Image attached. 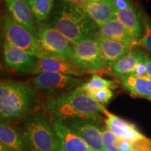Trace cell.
I'll use <instances>...</instances> for the list:
<instances>
[{"instance_id": "obj_4", "label": "cell", "mask_w": 151, "mask_h": 151, "mask_svg": "<svg viewBox=\"0 0 151 151\" xmlns=\"http://www.w3.org/2000/svg\"><path fill=\"white\" fill-rule=\"evenodd\" d=\"M21 134L32 151H58L61 148L53 126L41 112L28 113L23 118Z\"/></svg>"}, {"instance_id": "obj_37", "label": "cell", "mask_w": 151, "mask_h": 151, "mask_svg": "<svg viewBox=\"0 0 151 151\" xmlns=\"http://www.w3.org/2000/svg\"><path fill=\"white\" fill-rule=\"evenodd\" d=\"M105 151H111V150H107V149H106V150Z\"/></svg>"}, {"instance_id": "obj_7", "label": "cell", "mask_w": 151, "mask_h": 151, "mask_svg": "<svg viewBox=\"0 0 151 151\" xmlns=\"http://www.w3.org/2000/svg\"><path fill=\"white\" fill-rule=\"evenodd\" d=\"M83 83V80L78 77L56 72L38 73L33 78L37 91L60 94L75 90Z\"/></svg>"}, {"instance_id": "obj_1", "label": "cell", "mask_w": 151, "mask_h": 151, "mask_svg": "<svg viewBox=\"0 0 151 151\" xmlns=\"http://www.w3.org/2000/svg\"><path fill=\"white\" fill-rule=\"evenodd\" d=\"M46 22L73 45L94 37L99 32V26L90 19L83 9L69 1H60L54 4Z\"/></svg>"}, {"instance_id": "obj_32", "label": "cell", "mask_w": 151, "mask_h": 151, "mask_svg": "<svg viewBox=\"0 0 151 151\" xmlns=\"http://www.w3.org/2000/svg\"><path fill=\"white\" fill-rule=\"evenodd\" d=\"M88 1H108V0H86Z\"/></svg>"}, {"instance_id": "obj_22", "label": "cell", "mask_w": 151, "mask_h": 151, "mask_svg": "<svg viewBox=\"0 0 151 151\" xmlns=\"http://www.w3.org/2000/svg\"><path fill=\"white\" fill-rule=\"evenodd\" d=\"M106 126L109 128L111 131H112L113 133L120 138V139H126L128 141H138L140 139H145L146 137L143 135L137 127L134 124L130 126V127H119L113 124L111 122L109 121L107 119L104 120Z\"/></svg>"}, {"instance_id": "obj_5", "label": "cell", "mask_w": 151, "mask_h": 151, "mask_svg": "<svg viewBox=\"0 0 151 151\" xmlns=\"http://www.w3.org/2000/svg\"><path fill=\"white\" fill-rule=\"evenodd\" d=\"M1 29L4 40L14 46L22 49L37 59L46 58L33 34L28 31L10 16H4L1 20Z\"/></svg>"}, {"instance_id": "obj_3", "label": "cell", "mask_w": 151, "mask_h": 151, "mask_svg": "<svg viewBox=\"0 0 151 151\" xmlns=\"http://www.w3.org/2000/svg\"><path fill=\"white\" fill-rule=\"evenodd\" d=\"M30 83L14 80H0V121L9 122L24 118L36 95Z\"/></svg>"}, {"instance_id": "obj_18", "label": "cell", "mask_w": 151, "mask_h": 151, "mask_svg": "<svg viewBox=\"0 0 151 151\" xmlns=\"http://www.w3.org/2000/svg\"><path fill=\"white\" fill-rule=\"evenodd\" d=\"M0 141L12 151H29L22 134L9 122L0 121Z\"/></svg>"}, {"instance_id": "obj_9", "label": "cell", "mask_w": 151, "mask_h": 151, "mask_svg": "<svg viewBox=\"0 0 151 151\" xmlns=\"http://www.w3.org/2000/svg\"><path fill=\"white\" fill-rule=\"evenodd\" d=\"M76 135L93 151H105L103 142L100 120L94 119H73L65 122Z\"/></svg>"}, {"instance_id": "obj_29", "label": "cell", "mask_w": 151, "mask_h": 151, "mask_svg": "<svg viewBox=\"0 0 151 151\" xmlns=\"http://www.w3.org/2000/svg\"><path fill=\"white\" fill-rule=\"evenodd\" d=\"M117 147L120 151H128L133 149V144L132 141H128L120 138L117 143Z\"/></svg>"}, {"instance_id": "obj_10", "label": "cell", "mask_w": 151, "mask_h": 151, "mask_svg": "<svg viewBox=\"0 0 151 151\" xmlns=\"http://www.w3.org/2000/svg\"><path fill=\"white\" fill-rule=\"evenodd\" d=\"M43 72H56L80 77L92 71L78 67L71 60L55 57H46L38 59L34 67L28 71L32 74Z\"/></svg>"}, {"instance_id": "obj_17", "label": "cell", "mask_w": 151, "mask_h": 151, "mask_svg": "<svg viewBox=\"0 0 151 151\" xmlns=\"http://www.w3.org/2000/svg\"><path fill=\"white\" fill-rule=\"evenodd\" d=\"M83 9L90 19L99 27L109 20L116 18V10L111 0L88 1Z\"/></svg>"}, {"instance_id": "obj_8", "label": "cell", "mask_w": 151, "mask_h": 151, "mask_svg": "<svg viewBox=\"0 0 151 151\" xmlns=\"http://www.w3.org/2000/svg\"><path fill=\"white\" fill-rule=\"evenodd\" d=\"M71 61L78 67L92 72L106 67L95 37L73 45Z\"/></svg>"}, {"instance_id": "obj_34", "label": "cell", "mask_w": 151, "mask_h": 151, "mask_svg": "<svg viewBox=\"0 0 151 151\" xmlns=\"http://www.w3.org/2000/svg\"><path fill=\"white\" fill-rule=\"evenodd\" d=\"M61 1H69V2H72L74 0H61Z\"/></svg>"}, {"instance_id": "obj_15", "label": "cell", "mask_w": 151, "mask_h": 151, "mask_svg": "<svg viewBox=\"0 0 151 151\" xmlns=\"http://www.w3.org/2000/svg\"><path fill=\"white\" fill-rule=\"evenodd\" d=\"M119 81L124 90L132 97L144 98L151 101V80L129 73L119 76Z\"/></svg>"}, {"instance_id": "obj_19", "label": "cell", "mask_w": 151, "mask_h": 151, "mask_svg": "<svg viewBox=\"0 0 151 151\" xmlns=\"http://www.w3.org/2000/svg\"><path fill=\"white\" fill-rule=\"evenodd\" d=\"M116 19L129 30L138 43H140L143 37V29L137 9L132 6L124 10L116 11Z\"/></svg>"}, {"instance_id": "obj_2", "label": "cell", "mask_w": 151, "mask_h": 151, "mask_svg": "<svg viewBox=\"0 0 151 151\" xmlns=\"http://www.w3.org/2000/svg\"><path fill=\"white\" fill-rule=\"evenodd\" d=\"M45 106L55 120L67 121L78 118L100 120L106 109L86 92L76 89L49 97Z\"/></svg>"}, {"instance_id": "obj_27", "label": "cell", "mask_w": 151, "mask_h": 151, "mask_svg": "<svg viewBox=\"0 0 151 151\" xmlns=\"http://www.w3.org/2000/svg\"><path fill=\"white\" fill-rule=\"evenodd\" d=\"M115 10L120 11L133 6L130 0H111Z\"/></svg>"}, {"instance_id": "obj_26", "label": "cell", "mask_w": 151, "mask_h": 151, "mask_svg": "<svg viewBox=\"0 0 151 151\" xmlns=\"http://www.w3.org/2000/svg\"><path fill=\"white\" fill-rule=\"evenodd\" d=\"M86 94L102 105L107 104L113 97V92L110 88L94 90Z\"/></svg>"}, {"instance_id": "obj_35", "label": "cell", "mask_w": 151, "mask_h": 151, "mask_svg": "<svg viewBox=\"0 0 151 151\" xmlns=\"http://www.w3.org/2000/svg\"><path fill=\"white\" fill-rule=\"evenodd\" d=\"M128 151H141V150H137V149H132V150H128Z\"/></svg>"}, {"instance_id": "obj_20", "label": "cell", "mask_w": 151, "mask_h": 151, "mask_svg": "<svg viewBox=\"0 0 151 151\" xmlns=\"http://www.w3.org/2000/svg\"><path fill=\"white\" fill-rule=\"evenodd\" d=\"M144 61V54L139 50L128 52L111 67L115 75L118 76L132 73L139 63Z\"/></svg>"}, {"instance_id": "obj_33", "label": "cell", "mask_w": 151, "mask_h": 151, "mask_svg": "<svg viewBox=\"0 0 151 151\" xmlns=\"http://www.w3.org/2000/svg\"><path fill=\"white\" fill-rule=\"evenodd\" d=\"M3 42V40H2V37H1V35H0V48H1V44H2Z\"/></svg>"}, {"instance_id": "obj_23", "label": "cell", "mask_w": 151, "mask_h": 151, "mask_svg": "<svg viewBox=\"0 0 151 151\" xmlns=\"http://www.w3.org/2000/svg\"><path fill=\"white\" fill-rule=\"evenodd\" d=\"M116 81L107 80L103 78L99 75L94 73L92 76L91 78L87 83H85L81 86L77 90L81 91L88 93V92L94 91L100 89H104V88H110V89H115L116 88Z\"/></svg>"}, {"instance_id": "obj_12", "label": "cell", "mask_w": 151, "mask_h": 151, "mask_svg": "<svg viewBox=\"0 0 151 151\" xmlns=\"http://www.w3.org/2000/svg\"><path fill=\"white\" fill-rule=\"evenodd\" d=\"M52 126L60 146L65 151H93L64 121L55 120Z\"/></svg>"}, {"instance_id": "obj_25", "label": "cell", "mask_w": 151, "mask_h": 151, "mask_svg": "<svg viewBox=\"0 0 151 151\" xmlns=\"http://www.w3.org/2000/svg\"><path fill=\"white\" fill-rule=\"evenodd\" d=\"M101 134H102L104 145L106 149L111 151H120L117 147V143L120 137L111 131L106 126L101 128Z\"/></svg>"}, {"instance_id": "obj_28", "label": "cell", "mask_w": 151, "mask_h": 151, "mask_svg": "<svg viewBox=\"0 0 151 151\" xmlns=\"http://www.w3.org/2000/svg\"><path fill=\"white\" fill-rule=\"evenodd\" d=\"M133 74H134L137 76L139 77H143V78H148V70H147V67L146 65V63L143 61L141 63H139L136 67L134 71H133Z\"/></svg>"}, {"instance_id": "obj_38", "label": "cell", "mask_w": 151, "mask_h": 151, "mask_svg": "<svg viewBox=\"0 0 151 151\" xmlns=\"http://www.w3.org/2000/svg\"><path fill=\"white\" fill-rule=\"evenodd\" d=\"M29 151H32V150H29Z\"/></svg>"}, {"instance_id": "obj_21", "label": "cell", "mask_w": 151, "mask_h": 151, "mask_svg": "<svg viewBox=\"0 0 151 151\" xmlns=\"http://www.w3.org/2000/svg\"><path fill=\"white\" fill-rule=\"evenodd\" d=\"M35 23L41 25L46 22L54 6V0H27Z\"/></svg>"}, {"instance_id": "obj_16", "label": "cell", "mask_w": 151, "mask_h": 151, "mask_svg": "<svg viewBox=\"0 0 151 151\" xmlns=\"http://www.w3.org/2000/svg\"><path fill=\"white\" fill-rule=\"evenodd\" d=\"M106 67H111L115 62L127 54L131 49L118 41L97 34L95 36Z\"/></svg>"}, {"instance_id": "obj_11", "label": "cell", "mask_w": 151, "mask_h": 151, "mask_svg": "<svg viewBox=\"0 0 151 151\" xmlns=\"http://www.w3.org/2000/svg\"><path fill=\"white\" fill-rule=\"evenodd\" d=\"M3 59L6 67L24 72L31 70L37 61L35 57L5 40L3 43Z\"/></svg>"}, {"instance_id": "obj_6", "label": "cell", "mask_w": 151, "mask_h": 151, "mask_svg": "<svg viewBox=\"0 0 151 151\" xmlns=\"http://www.w3.org/2000/svg\"><path fill=\"white\" fill-rule=\"evenodd\" d=\"M36 37L46 57H55L71 61L73 45L58 30L48 24H41L37 28Z\"/></svg>"}, {"instance_id": "obj_14", "label": "cell", "mask_w": 151, "mask_h": 151, "mask_svg": "<svg viewBox=\"0 0 151 151\" xmlns=\"http://www.w3.org/2000/svg\"><path fill=\"white\" fill-rule=\"evenodd\" d=\"M11 16L34 35H37V28L33 14L27 0H4Z\"/></svg>"}, {"instance_id": "obj_30", "label": "cell", "mask_w": 151, "mask_h": 151, "mask_svg": "<svg viewBox=\"0 0 151 151\" xmlns=\"http://www.w3.org/2000/svg\"><path fill=\"white\" fill-rule=\"evenodd\" d=\"M144 62L147 67L148 78L151 80V56L148 55H144Z\"/></svg>"}, {"instance_id": "obj_13", "label": "cell", "mask_w": 151, "mask_h": 151, "mask_svg": "<svg viewBox=\"0 0 151 151\" xmlns=\"http://www.w3.org/2000/svg\"><path fill=\"white\" fill-rule=\"evenodd\" d=\"M98 34L118 41L131 50L139 44L132 33L116 18L99 26Z\"/></svg>"}, {"instance_id": "obj_31", "label": "cell", "mask_w": 151, "mask_h": 151, "mask_svg": "<svg viewBox=\"0 0 151 151\" xmlns=\"http://www.w3.org/2000/svg\"><path fill=\"white\" fill-rule=\"evenodd\" d=\"M0 151H12L11 149H9L8 147L6 146L4 143L0 141Z\"/></svg>"}, {"instance_id": "obj_24", "label": "cell", "mask_w": 151, "mask_h": 151, "mask_svg": "<svg viewBox=\"0 0 151 151\" xmlns=\"http://www.w3.org/2000/svg\"><path fill=\"white\" fill-rule=\"evenodd\" d=\"M137 11L142 22L143 29V37L139 43L143 48L151 53V19L143 11L138 9Z\"/></svg>"}, {"instance_id": "obj_36", "label": "cell", "mask_w": 151, "mask_h": 151, "mask_svg": "<svg viewBox=\"0 0 151 151\" xmlns=\"http://www.w3.org/2000/svg\"><path fill=\"white\" fill-rule=\"evenodd\" d=\"M58 151H65V150H64L63 149H62V148H60L59 149V150H58Z\"/></svg>"}]
</instances>
